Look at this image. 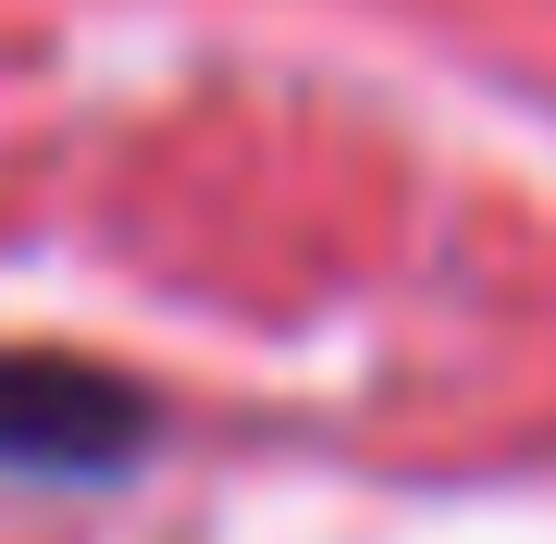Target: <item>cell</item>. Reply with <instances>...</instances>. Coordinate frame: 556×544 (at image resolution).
Returning a JSON list of instances; mask_svg holds the SVG:
<instances>
[{"mask_svg":"<svg viewBox=\"0 0 556 544\" xmlns=\"http://www.w3.org/2000/svg\"><path fill=\"white\" fill-rule=\"evenodd\" d=\"M149 445V396L100 359H50V346H0V470H124Z\"/></svg>","mask_w":556,"mask_h":544,"instance_id":"6da1fadb","label":"cell"}]
</instances>
